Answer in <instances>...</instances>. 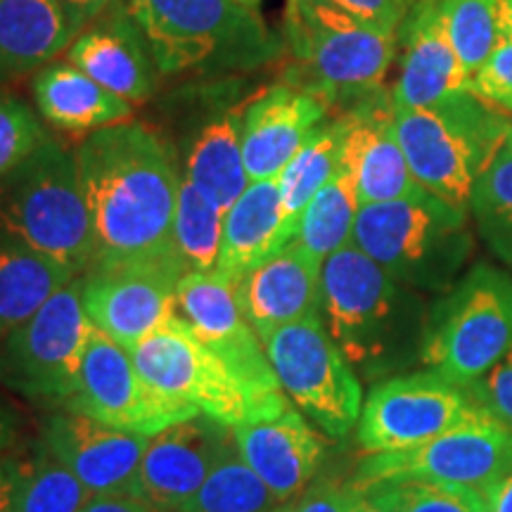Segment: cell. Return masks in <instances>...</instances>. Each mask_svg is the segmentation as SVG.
Instances as JSON below:
<instances>
[{
    "instance_id": "30",
    "label": "cell",
    "mask_w": 512,
    "mask_h": 512,
    "mask_svg": "<svg viewBox=\"0 0 512 512\" xmlns=\"http://www.w3.org/2000/svg\"><path fill=\"white\" fill-rule=\"evenodd\" d=\"M79 278L17 242L0 238V339L24 325L53 294Z\"/></svg>"
},
{
    "instance_id": "11",
    "label": "cell",
    "mask_w": 512,
    "mask_h": 512,
    "mask_svg": "<svg viewBox=\"0 0 512 512\" xmlns=\"http://www.w3.org/2000/svg\"><path fill=\"white\" fill-rule=\"evenodd\" d=\"M261 342L292 406L330 437L351 432L363 411L361 382L320 313L283 325Z\"/></svg>"
},
{
    "instance_id": "34",
    "label": "cell",
    "mask_w": 512,
    "mask_h": 512,
    "mask_svg": "<svg viewBox=\"0 0 512 512\" xmlns=\"http://www.w3.org/2000/svg\"><path fill=\"white\" fill-rule=\"evenodd\" d=\"M275 505L271 491L233 448L207 482L171 512H273Z\"/></svg>"
},
{
    "instance_id": "4",
    "label": "cell",
    "mask_w": 512,
    "mask_h": 512,
    "mask_svg": "<svg viewBox=\"0 0 512 512\" xmlns=\"http://www.w3.org/2000/svg\"><path fill=\"white\" fill-rule=\"evenodd\" d=\"M512 121L470 91L437 107H394V131L422 190L470 211L479 176L508 143Z\"/></svg>"
},
{
    "instance_id": "44",
    "label": "cell",
    "mask_w": 512,
    "mask_h": 512,
    "mask_svg": "<svg viewBox=\"0 0 512 512\" xmlns=\"http://www.w3.org/2000/svg\"><path fill=\"white\" fill-rule=\"evenodd\" d=\"M81 512H157L150 503L133 494H105L93 496Z\"/></svg>"
},
{
    "instance_id": "46",
    "label": "cell",
    "mask_w": 512,
    "mask_h": 512,
    "mask_svg": "<svg viewBox=\"0 0 512 512\" xmlns=\"http://www.w3.org/2000/svg\"><path fill=\"white\" fill-rule=\"evenodd\" d=\"M17 437H19V420H17L15 408H12L8 401L0 399V456L17 444Z\"/></svg>"
},
{
    "instance_id": "10",
    "label": "cell",
    "mask_w": 512,
    "mask_h": 512,
    "mask_svg": "<svg viewBox=\"0 0 512 512\" xmlns=\"http://www.w3.org/2000/svg\"><path fill=\"white\" fill-rule=\"evenodd\" d=\"M508 475H512V432L477 406L460 425L427 444L370 453L354 486L363 491L387 482L441 484L475 491L489 503V496Z\"/></svg>"
},
{
    "instance_id": "45",
    "label": "cell",
    "mask_w": 512,
    "mask_h": 512,
    "mask_svg": "<svg viewBox=\"0 0 512 512\" xmlns=\"http://www.w3.org/2000/svg\"><path fill=\"white\" fill-rule=\"evenodd\" d=\"M64 5V10H67V15L72 17V22L79 27L81 31L86 29V24L91 22V19L100 17L102 12H105L114 0H60Z\"/></svg>"
},
{
    "instance_id": "14",
    "label": "cell",
    "mask_w": 512,
    "mask_h": 512,
    "mask_svg": "<svg viewBox=\"0 0 512 512\" xmlns=\"http://www.w3.org/2000/svg\"><path fill=\"white\" fill-rule=\"evenodd\" d=\"M475 408L467 389L434 370L392 377L363 403L358 444L368 453L406 451L453 430Z\"/></svg>"
},
{
    "instance_id": "17",
    "label": "cell",
    "mask_w": 512,
    "mask_h": 512,
    "mask_svg": "<svg viewBox=\"0 0 512 512\" xmlns=\"http://www.w3.org/2000/svg\"><path fill=\"white\" fill-rule=\"evenodd\" d=\"M38 439L91 496L138 494V470L150 444L147 434L117 430L60 408L43 422Z\"/></svg>"
},
{
    "instance_id": "18",
    "label": "cell",
    "mask_w": 512,
    "mask_h": 512,
    "mask_svg": "<svg viewBox=\"0 0 512 512\" xmlns=\"http://www.w3.org/2000/svg\"><path fill=\"white\" fill-rule=\"evenodd\" d=\"M235 448L233 430L197 413L152 434L138 470V494L157 512L183 505Z\"/></svg>"
},
{
    "instance_id": "36",
    "label": "cell",
    "mask_w": 512,
    "mask_h": 512,
    "mask_svg": "<svg viewBox=\"0 0 512 512\" xmlns=\"http://www.w3.org/2000/svg\"><path fill=\"white\" fill-rule=\"evenodd\" d=\"M439 8L448 38L472 79L498 43L501 0H439Z\"/></svg>"
},
{
    "instance_id": "37",
    "label": "cell",
    "mask_w": 512,
    "mask_h": 512,
    "mask_svg": "<svg viewBox=\"0 0 512 512\" xmlns=\"http://www.w3.org/2000/svg\"><path fill=\"white\" fill-rule=\"evenodd\" d=\"M41 121L12 95H0V178L24 162L46 140Z\"/></svg>"
},
{
    "instance_id": "16",
    "label": "cell",
    "mask_w": 512,
    "mask_h": 512,
    "mask_svg": "<svg viewBox=\"0 0 512 512\" xmlns=\"http://www.w3.org/2000/svg\"><path fill=\"white\" fill-rule=\"evenodd\" d=\"M176 313L249 387L266 396H285L264 342L240 309L235 278L219 268L181 275L176 285Z\"/></svg>"
},
{
    "instance_id": "49",
    "label": "cell",
    "mask_w": 512,
    "mask_h": 512,
    "mask_svg": "<svg viewBox=\"0 0 512 512\" xmlns=\"http://www.w3.org/2000/svg\"><path fill=\"white\" fill-rule=\"evenodd\" d=\"M320 3V0H287V10H285V19L290 17H297L299 12H304L306 8H311V5Z\"/></svg>"
},
{
    "instance_id": "31",
    "label": "cell",
    "mask_w": 512,
    "mask_h": 512,
    "mask_svg": "<svg viewBox=\"0 0 512 512\" xmlns=\"http://www.w3.org/2000/svg\"><path fill=\"white\" fill-rule=\"evenodd\" d=\"M344 136H347V117L344 114L335 121L313 128L311 136L297 150V155L275 178L285 214L294 223H299L309 202L330 183V178L342 166Z\"/></svg>"
},
{
    "instance_id": "41",
    "label": "cell",
    "mask_w": 512,
    "mask_h": 512,
    "mask_svg": "<svg viewBox=\"0 0 512 512\" xmlns=\"http://www.w3.org/2000/svg\"><path fill=\"white\" fill-rule=\"evenodd\" d=\"M361 498L363 491L354 484L339 486L323 482L311 486L306 494L297 498V503L287 505L285 512H356Z\"/></svg>"
},
{
    "instance_id": "32",
    "label": "cell",
    "mask_w": 512,
    "mask_h": 512,
    "mask_svg": "<svg viewBox=\"0 0 512 512\" xmlns=\"http://www.w3.org/2000/svg\"><path fill=\"white\" fill-rule=\"evenodd\" d=\"M358 209L361 202H358L354 178L339 166L330 183L304 209L294 240L318 261H325L330 254L351 245Z\"/></svg>"
},
{
    "instance_id": "39",
    "label": "cell",
    "mask_w": 512,
    "mask_h": 512,
    "mask_svg": "<svg viewBox=\"0 0 512 512\" xmlns=\"http://www.w3.org/2000/svg\"><path fill=\"white\" fill-rule=\"evenodd\" d=\"M403 512H489V503L475 491L456 486L403 482Z\"/></svg>"
},
{
    "instance_id": "9",
    "label": "cell",
    "mask_w": 512,
    "mask_h": 512,
    "mask_svg": "<svg viewBox=\"0 0 512 512\" xmlns=\"http://www.w3.org/2000/svg\"><path fill=\"white\" fill-rule=\"evenodd\" d=\"M512 344V280L475 266L432 313L420 358L448 382L470 389Z\"/></svg>"
},
{
    "instance_id": "47",
    "label": "cell",
    "mask_w": 512,
    "mask_h": 512,
    "mask_svg": "<svg viewBox=\"0 0 512 512\" xmlns=\"http://www.w3.org/2000/svg\"><path fill=\"white\" fill-rule=\"evenodd\" d=\"M489 512H512V475L505 477L489 496Z\"/></svg>"
},
{
    "instance_id": "29",
    "label": "cell",
    "mask_w": 512,
    "mask_h": 512,
    "mask_svg": "<svg viewBox=\"0 0 512 512\" xmlns=\"http://www.w3.org/2000/svg\"><path fill=\"white\" fill-rule=\"evenodd\" d=\"M183 178L228 214L252 183L242 157L240 112L221 114L202 128L185 159Z\"/></svg>"
},
{
    "instance_id": "28",
    "label": "cell",
    "mask_w": 512,
    "mask_h": 512,
    "mask_svg": "<svg viewBox=\"0 0 512 512\" xmlns=\"http://www.w3.org/2000/svg\"><path fill=\"white\" fill-rule=\"evenodd\" d=\"M34 100L41 117L64 131H100L131 119L133 105L72 62H55L34 76Z\"/></svg>"
},
{
    "instance_id": "43",
    "label": "cell",
    "mask_w": 512,
    "mask_h": 512,
    "mask_svg": "<svg viewBox=\"0 0 512 512\" xmlns=\"http://www.w3.org/2000/svg\"><path fill=\"white\" fill-rule=\"evenodd\" d=\"M356 512H403L401 484H375L363 489V498Z\"/></svg>"
},
{
    "instance_id": "5",
    "label": "cell",
    "mask_w": 512,
    "mask_h": 512,
    "mask_svg": "<svg viewBox=\"0 0 512 512\" xmlns=\"http://www.w3.org/2000/svg\"><path fill=\"white\" fill-rule=\"evenodd\" d=\"M351 242L396 283L420 290L451 283L472 249L467 209L453 207L427 190L358 209Z\"/></svg>"
},
{
    "instance_id": "15",
    "label": "cell",
    "mask_w": 512,
    "mask_h": 512,
    "mask_svg": "<svg viewBox=\"0 0 512 512\" xmlns=\"http://www.w3.org/2000/svg\"><path fill=\"white\" fill-rule=\"evenodd\" d=\"M176 261H128L93 266L81 275L83 309L93 328L133 351L176 313Z\"/></svg>"
},
{
    "instance_id": "24",
    "label": "cell",
    "mask_w": 512,
    "mask_h": 512,
    "mask_svg": "<svg viewBox=\"0 0 512 512\" xmlns=\"http://www.w3.org/2000/svg\"><path fill=\"white\" fill-rule=\"evenodd\" d=\"M69 62L131 105L155 91V62L126 8L83 29L69 46Z\"/></svg>"
},
{
    "instance_id": "3",
    "label": "cell",
    "mask_w": 512,
    "mask_h": 512,
    "mask_svg": "<svg viewBox=\"0 0 512 512\" xmlns=\"http://www.w3.org/2000/svg\"><path fill=\"white\" fill-rule=\"evenodd\" d=\"M126 10L162 74L245 72L280 48L264 19L235 0H128Z\"/></svg>"
},
{
    "instance_id": "23",
    "label": "cell",
    "mask_w": 512,
    "mask_h": 512,
    "mask_svg": "<svg viewBox=\"0 0 512 512\" xmlns=\"http://www.w3.org/2000/svg\"><path fill=\"white\" fill-rule=\"evenodd\" d=\"M320 268L297 240L235 280L240 309L259 339L318 313Z\"/></svg>"
},
{
    "instance_id": "22",
    "label": "cell",
    "mask_w": 512,
    "mask_h": 512,
    "mask_svg": "<svg viewBox=\"0 0 512 512\" xmlns=\"http://www.w3.org/2000/svg\"><path fill=\"white\" fill-rule=\"evenodd\" d=\"M233 439L240 458L278 503L302 494L323 460L318 434L294 406L273 418L242 422L233 427Z\"/></svg>"
},
{
    "instance_id": "6",
    "label": "cell",
    "mask_w": 512,
    "mask_h": 512,
    "mask_svg": "<svg viewBox=\"0 0 512 512\" xmlns=\"http://www.w3.org/2000/svg\"><path fill=\"white\" fill-rule=\"evenodd\" d=\"M138 373L166 399L233 427L273 418L292 403L287 396H266L242 380L174 313L131 351Z\"/></svg>"
},
{
    "instance_id": "42",
    "label": "cell",
    "mask_w": 512,
    "mask_h": 512,
    "mask_svg": "<svg viewBox=\"0 0 512 512\" xmlns=\"http://www.w3.org/2000/svg\"><path fill=\"white\" fill-rule=\"evenodd\" d=\"M330 3H335L339 10L358 22L394 36H399L401 22L408 10V3L403 0H330Z\"/></svg>"
},
{
    "instance_id": "26",
    "label": "cell",
    "mask_w": 512,
    "mask_h": 512,
    "mask_svg": "<svg viewBox=\"0 0 512 512\" xmlns=\"http://www.w3.org/2000/svg\"><path fill=\"white\" fill-rule=\"evenodd\" d=\"M91 498L41 439L0 456V512H81Z\"/></svg>"
},
{
    "instance_id": "21",
    "label": "cell",
    "mask_w": 512,
    "mask_h": 512,
    "mask_svg": "<svg viewBox=\"0 0 512 512\" xmlns=\"http://www.w3.org/2000/svg\"><path fill=\"white\" fill-rule=\"evenodd\" d=\"M342 169L354 178L361 207L411 197L422 188L411 174L394 131L392 95L382 93L356 105L347 114Z\"/></svg>"
},
{
    "instance_id": "48",
    "label": "cell",
    "mask_w": 512,
    "mask_h": 512,
    "mask_svg": "<svg viewBox=\"0 0 512 512\" xmlns=\"http://www.w3.org/2000/svg\"><path fill=\"white\" fill-rule=\"evenodd\" d=\"M498 41H512V0H501L498 8Z\"/></svg>"
},
{
    "instance_id": "38",
    "label": "cell",
    "mask_w": 512,
    "mask_h": 512,
    "mask_svg": "<svg viewBox=\"0 0 512 512\" xmlns=\"http://www.w3.org/2000/svg\"><path fill=\"white\" fill-rule=\"evenodd\" d=\"M467 91L494 110L512 114V41H498L482 67L472 74Z\"/></svg>"
},
{
    "instance_id": "40",
    "label": "cell",
    "mask_w": 512,
    "mask_h": 512,
    "mask_svg": "<svg viewBox=\"0 0 512 512\" xmlns=\"http://www.w3.org/2000/svg\"><path fill=\"white\" fill-rule=\"evenodd\" d=\"M475 406L512 432V344L482 380L467 389Z\"/></svg>"
},
{
    "instance_id": "27",
    "label": "cell",
    "mask_w": 512,
    "mask_h": 512,
    "mask_svg": "<svg viewBox=\"0 0 512 512\" xmlns=\"http://www.w3.org/2000/svg\"><path fill=\"white\" fill-rule=\"evenodd\" d=\"M79 34L60 0H0V79L46 67Z\"/></svg>"
},
{
    "instance_id": "52",
    "label": "cell",
    "mask_w": 512,
    "mask_h": 512,
    "mask_svg": "<svg viewBox=\"0 0 512 512\" xmlns=\"http://www.w3.org/2000/svg\"><path fill=\"white\" fill-rule=\"evenodd\" d=\"M273 512H285V508H278V510H273Z\"/></svg>"
},
{
    "instance_id": "7",
    "label": "cell",
    "mask_w": 512,
    "mask_h": 512,
    "mask_svg": "<svg viewBox=\"0 0 512 512\" xmlns=\"http://www.w3.org/2000/svg\"><path fill=\"white\" fill-rule=\"evenodd\" d=\"M285 34L302 74L287 81L323 98L328 107L361 105L380 93L399 46V36L358 22L330 0L285 19Z\"/></svg>"
},
{
    "instance_id": "50",
    "label": "cell",
    "mask_w": 512,
    "mask_h": 512,
    "mask_svg": "<svg viewBox=\"0 0 512 512\" xmlns=\"http://www.w3.org/2000/svg\"><path fill=\"white\" fill-rule=\"evenodd\" d=\"M235 3L245 5V8H249V10H256L261 3H264V0H235Z\"/></svg>"
},
{
    "instance_id": "33",
    "label": "cell",
    "mask_w": 512,
    "mask_h": 512,
    "mask_svg": "<svg viewBox=\"0 0 512 512\" xmlns=\"http://www.w3.org/2000/svg\"><path fill=\"white\" fill-rule=\"evenodd\" d=\"M223 223L226 214L183 178L171 233V252L183 273L214 271L221 254Z\"/></svg>"
},
{
    "instance_id": "2",
    "label": "cell",
    "mask_w": 512,
    "mask_h": 512,
    "mask_svg": "<svg viewBox=\"0 0 512 512\" xmlns=\"http://www.w3.org/2000/svg\"><path fill=\"white\" fill-rule=\"evenodd\" d=\"M0 238L34 249L74 275L93 268L98 242L79 166L55 140H43L0 178Z\"/></svg>"
},
{
    "instance_id": "1",
    "label": "cell",
    "mask_w": 512,
    "mask_h": 512,
    "mask_svg": "<svg viewBox=\"0 0 512 512\" xmlns=\"http://www.w3.org/2000/svg\"><path fill=\"white\" fill-rule=\"evenodd\" d=\"M74 157L98 242L93 266L176 261L171 233L183 176L169 140L124 121L88 133Z\"/></svg>"
},
{
    "instance_id": "19",
    "label": "cell",
    "mask_w": 512,
    "mask_h": 512,
    "mask_svg": "<svg viewBox=\"0 0 512 512\" xmlns=\"http://www.w3.org/2000/svg\"><path fill=\"white\" fill-rule=\"evenodd\" d=\"M401 67L394 83V107H437L470 86L458 50L448 38L439 0H408L399 29Z\"/></svg>"
},
{
    "instance_id": "20",
    "label": "cell",
    "mask_w": 512,
    "mask_h": 512,
    "mask_svg": "<svg viewBox=\"0 0 512 512\" xmlns=\"http://www.w3.org/2000/svg\"><path fill=\"white\" fill-rule=\"evenodd\" d=\"M328 110L323 98L290 81L273 83L247 100L240 110V133L249 181L278 178Z\"/></svg>"
},
{
    "instance_id": "25",
    "label": "cell",
    "mask_w": 512,
    "mask_h": 512,
    "mask_svg": "<svg viewBox=\"0 0 512 512\" xmlns=\"http://www.w3.org/2000/svg\"><path fill=\"white\" fill-rule=\"evenodd\" d=\"M299 223L285 214L278 181H254L228 209L216 268L230 278L252 271L297 238Z\"/></svg>"
},
{
    "instance_id": "8",
    "label": "cell",
    "mask_w": 512,
    "mask_h": 512,
    "mask_svg": "<svg viewBox=\"0 0 512 512\" xmlns=\"http://www.w3.org/2000/svg\"><path fill=\"white\" fill-rule=\"evenodd\" d=\"M411 304L401 283L354 242L320 268L318 313L351 366L384 363L403 342Z\"/></svg>"
},
{
    "instance_id": "51",
    "label": "cell",
    "mask_w": 512,
    "mask_h": 512,
    "mask_svg": "<svg viewBox=\"0 0 512 512\" xmlns=\"http://www.w3.org/2000/svg\"><path fill=\"white\" fill-rule=\"evenodd\" d=\"M505 147H508V150H512V128H510V136H508V143H505Z\"/></svg>"
},
{
    "instance_id": "12",
    "label": "cell",
    "mask_w": 512,
    "mask_h": 512,
    "mask_svg": "<svg viewBox=\"0 0 512 512\" xmlns=\"http://www.w3.org/2000/svg\"><path fill=\"white\" fill-rule=\"evenodd\" d=\"M91 330L79 275L0 339V382L31 401L62 408L76 387Z\"/></svg>"
},
{
    "instance_id": "35",
    "label": "cell",
    "mask_w": 512,
    "mask_h": 512,
    "mask_svg": "<svg viewBox=\"0 0 512 512\" xmlns=\"http://www.w3.org/2000/svg\"><path fill=\"white\" fill-rule=\"evenodd\" d=\"M470 211L489 247L512 266V150L508 147L479 176L470 195Z\"/></svg>"
},
{
    "instance_id": "13",
    "label": "cell",
    "mask_w": 512,
    "mask_h": 512,
    "mask_svg": "<svg viewBox=\"0 0 512 512\" xmlns=\"http://www.w3.org/2000/svg\"><path fill=\"white\" fill-rule=\"evenodd\" d=\"M62 408L147 437L197 415L195 408L166 399L150 387L138 373L131 351L98 328L91 330L76 387Z\"/></svg>"
},
{
    "instance_id": "53",
    "label": "cell",
    "mask_w": 512,
    "mask_h": 512,
    "mask_svg": "<svg viewBox=\"0 0 512 512\" xmlns=\"http://www.w3.org/2000/svg\"><path fill=\"white\" fill-rule=\"evenodd\" d=\"M403 3H408V0H403Z\"/></svg>"
}]
</instances>
